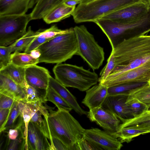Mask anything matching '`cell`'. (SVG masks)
Masks as SVG:
<instances>
[{
	"label": "cell",
	"instance_id": "obj_1",
	"mask_svg": "<svg viewBox=\"0 0 150 150\" xmlns=\"http://www.w3.org/2000/svg\"><path fill=\"white\" fill-rule=\"evenodd\" d=\"M111 52L115 66L109 75L111 79L150 61V35H137L125 39Z\"/></svg>",
	"mask_w": 150,
	"mask_h": 150
},
{
	"label": "cell",
	"instance_id": "obj_2",
	"mask_svg": "<svg viewBox=\"0 0 150 150\" xmlns=\"http://www.w3.org/2000/svg\"><path fill=\"white\" fill-rule=\"evenodd\" d=\"M43 117L40 126L41 131L50 141L53 138L61 141L67 150H74L77 142L83 137L84 130L79 122L69 112L63 110H49Z\"/></svg>",
	"mask_w": 150,
	"mask_h": 150
},
{
	"label": "cell",
	"instance_id": "obj_3",
	"mask_svg": "<svg viewBox=\"0 0 150 150\" xmlns=\"http://www.w3.org/2000/svg\"><path fill=\"white\" fill-rule=\"evenodd\" d=\"M40 52L39 63H60L76 55L78 45L74 28L50 39L36 49Z\"/></svg>",
	"mask_w": 150,
	"mask_h": 150
},
{
	"label": "cell",
	"instance_id": "obj_4",
	"mask_svg": "<svg viewBox=\"0 0 150 150\" xmlns=\"http://www.w3.org/2000/svg\"><path fill=\"white\" fill-rule=\"evenodd\" d=\"M94 23L107 37L112 49L125 39L150 32V6L144 16L133 21L124 23L100 18Z\"/></svg>",
	"mask_w": 150,
	"mask_h": 150
},
{
	"label": "cell",
	"instance_id": "obj_5",
	"mask_svg": "<svg viewBox=\"0 0 150 150\" xmlns=\"http://www.w3.org/2000/svg\"><path fill=\"white\" fill-rule=\"evenodd\" d=\"M143 0H95L80 4L71 15L76 23L94 22L96 20L125 7Z\"/></svg>",
	"mask_w": 150,
	"mask_h": 150
},
{
	"label": "cell",
	"instance_id": "obj_6",
	"mask_svg": "<svg viewBox=\"0 0 150 150\" xmlns=\"http://www.w3.org/2000/svg\"><path fill=\"white\" fill-rule=\"evenodd\" d=\"M55 79L66 87L86 91L97 84V74L79 67L67 64H57L53 69Z\"/></svg>",
	"mask_w": 150,
	"mask_h": 150
},
{
	"label": "cell",
	"instance_id": "obj_7",
	"mask_svg": "<svg viewBox=\"0 0 150 150\" xmlns=\"http://www.w3.org/2000/svg\"><path fill=\"white\" fill-rule=\"evenodd\" d=\"M78 42L76 55L80 56L93 70L98 69L105 59L103 48L84 25L74 28Z\"/></svg>",
	"mask_w": 150,
	"mask_h": 150
},
{
	"label": "cell",
	"instance_id": "obj_8",
	"mask_svg": "<svg viewBox=\"0 0 150 150\" xmlns=\"http://www.w3.org/2000/svg\"><path fill=\"white\" fill-rule=\"evenodd\" d=\"M30 14L0 15V46L13 43L26 33Z\"/></svg>",
	"mask_w": 150,
	"mask_h": 150
},
{
	"label": "cell",
	"instance_id": "obj_9",
	"mask_svg": "<svg viewBox=\"0 0 150 150\" xmlns=\"http://www.w3.org/2000/svg\"><path fill=\"white\" fill-rule=\"evenodd\" d=\"M83 137L97 150H119L122 146L117 138L108 132L96 128L85 129Z\"/></svg>",
	"mask_w": 150,
	"mask_h": 150
},
{
	"label": "cell",
	"instance_id": "obj_10",
	"mask_svg": "<svg viewBox=\"0 0 150 150\" xmlns=\"http://www.w3.org/2000/svg\"><path fill=\"white\" fill-rule=\"evenodd\" d=\"M150 79V61L100 83L108 87L127 83L147 82Z\"/></svg>",
	"mask_w": 150,
	"mask_h": 150
},
{
	"label": "cell",
	"instance_id": "obj_11",
	"mask_svg": "<svg viewBox=\"0 0 150 150\" xmlns=\"http://www.w3.org/2000/svg\"><path fill=\"white\" fill-rule=\"evenodd\" d=\"M150 6L147 2L143 1L125 7L101 18L128 23L142 17L148 11Z\"/></svg>",
	"mask_w": 150,
	"mask_h": 150
},
{
	"label": "cell",
	"instance_id": "obj_12",
	"mask_svg": "<svg viewBox=\"0 0 150 150\" xmlns=\"http://www.w3.org/2000/svg\"><path fill=\"white\" fill-rule=\"evenodd\" d=\"M129 95H108L101 107L115 115L122 122L134 117L126 102Z\"/></svg>",
	"mask_w": 150,
	"mask_h": 150
},
{
	"label": "cell",
	"instance_id": "obj_13",
	"mask_svg": "<svg viewBox=\"0 0 150 150\" xmlns=\"http://www.w3.org/2000/svg\"><path fill=\"white\" fill-rule=\"evenodd\" d=\"M87 116L91 121L95 122L109 133L116 131L121 121L113 114L101 106L89 110Z\"/></svg>",
	"mask_w": 150,
	"mask_h": 150
},
{
	"label": "cell",
	"instance_id": "obj_14",
	"mask_svg": "<svg viewBox=\"0 0 150 150\" xmlns=\"http://www.w3.org/2000/svg\"><path fill=\"white\" fill-rule=\"evenodd\" d=\"M50 76L47 69L36 64L25 67V78L26 82L36 88L47 90Z\"/></svg>",
	"mask_w": 150,
	"mask_h": 150
},
{
	"label": "cell",
	"instance_id": "obj_15",
	"mask_svg": "<svg viewBox=\"0 0 150 150\" xmlns=\"http://www.w3.org/2000/svg\"><path fill=\"white\" fill-rule=\"evenodd\" d=\"M27 142L28 150H52L50 144L40 126L31 122L28 127Z\"/></svg>",
	"mask_w": 150,
	"mask_h": 150
},
{
	"label": "cell",
	"instance_id": "obj_16",
	"mask_svg": "<svg viewBox=\"0 0 150 150\" xmlns=\"http://www.w3.org/2000/svg\"><path fill=\"white\" fill-rule=\"evenodd\" d=\"M108 87L98 83L86 90L82 103L89 110L100 107L108 95Z\"/></svg>",
	"mask_w": 150,
	"mask_h": 150
},
{
	"label": "cell",
	"instance_id": "obj_17",
	"mask_svg": "<svg viewBox=\"0 0 150 150\" xmlns=\"http://www.w3.org/2000/svg\"><path fill=\"white\" fill-rule=\"evenodd\" d=\"M49 87L60 96L76 113L81 115H87L88 112L81 108L76 98L66 87L50 75L49 79Z\"/></svg>",
	"mask_w": 150,
	"mask_h": 150
},
{
	"label": "cell",
	"instance_id": "obj_18",
	"mask_svg": "<svg viewBox=\"0 0 150 150\" xmlns=\"http://www.w3.org/2000/svg\"><path fill=\"white\" fill-rule=\"evenodd\" d=\"M0 93L17 101H24L25 95L22 87L7 76L0 74Z\"/></svg>",
	"mask_w": 150,
	"mask_h": 150
},
{
	"label": "cell",
	"instance_id": "obj_19",
	"mask_svg": "<svg viewBox=\"0 0 150 150\" xmlns=\"http://www.w3.org/2000/svg\"><path fill=\"white\" fill-rule=\"evenodd\" d=\"M30 0H0V15L26 14Z\"/></svg>",
	"mask_w": 150,
	"mask_h": 150
},
{
	"label": "cell",
	"instance_id": "obj_20",
	"mask_svg": "<svg viewBox=\"0 0 150 150\" xmlns=\"http://www.w3.org/2000/svg\"><path fill=\"white\" fill-rule=\"evenodd\" d=\"M117 128H129L150 132V113L145 111L133 118L123 120Z\"/></svg>",
	"mask_w": 150,
	"mask_h": 150
},
{
	"label": "cell",
	"instance_id": "obj_21",
	"mask_svg": "<svg viewBox=\"0 0 150 150\" xmlns=\"http://www.w3.org/2000/svg\"><path fill=\"white\" fill-rule=\"evenodd\" d=\"M76 7V6H69L62 3L50 11L42 18L48 24L60 21L71 15Z\"/></svg>",
	"mask_w": 150,
	"mask_h": 150
},
{
	"label": "cell",
	"instance_id": "obj_22",
	"mask_svg": "<svg viewBox=\"0 0 150 150\" xmlns=\"http://www.w3.org/2000/svg\"><path fill=\"white\" fill-rule=\"evenodd\" d=\"M66 0H41L34 6L30 13L32 20L42 18L51 10Z\"/></svg>",
	"mask_w": 150,
	"mask_h": 150
},
{
	"label": "cell",
	"instance_id": "obj_23",
	"mask_svg": "<svg viewBox=\"0 0 150 150\" xmlns=\"http://www.w3.org/2000/svg\"><path fill=\"white\" fill-rule=\"evenodd\" d=\"M25 125L22 115L15 100L9 112L8 116L3 126L0 128V132L8 131L11 129L18 128Z\"/></svg>",
	"mask_w": 150,
	"mask_h": 150
},
{
	"label": "cell",
	"instance_id": "obj_24",
	"mask_svg": "<svg viewBox=\"0 0 150 150\" xmlns=\"http://www.w3.org/2000/svg\"><path fill=\"white\" fill-rule=\"evenodd\" d=\"M0 74L7 76L21 86L26 82L25 67H19L11 63L0 69Z\"/></svg>",
	"mask_w": 150,
	"mask_h": 150
},
{
	"label": "cell",
	"instance_id": "obj_25",
	"mask_svg": "<svg viewBox=\"0 0 150 150\" xmlns=\"http://www.w3.org/2000/svg\"><path fill=\"white\" fill-rule=\"evenodd\" d=\"M25 95V101L28 102L42 101L46 103L47 90L39 88L26 82L21 86Z\"/></svg>",
	"mask_w": 150,
	"mask_h": 150
},
{
	"label": "cell",
	"instance_id": "obj_26",
	"mask_svg": "<svg viewBox=\"0 0 150 150\" xmlns=\"http://www.w3.org/2000/svg\"><path fill=\"white\" fill-rule=\"evenodd\" d=\"M11 63L19 67H25L39 63L38 58H35L30 53L16 51L11 54Z\"/></svg>",
	"mask_w": 150,
	"mask_h": 150
},
{
	"label": "cell",
	"instance_id": "obj_27",
	"mask_svg": "<svg viewBox=\"0 0 150 150\" xmlns=\"http://www.w3.org/2000/svg\"><path fill=\"white\" fill-rule=\"evenodd\" d=\"M40 29L34 32L29 26L26 33L22 37L16 40L11 44L12 52H20L25 49L32 41L38 35Z\"/></svg>",
	"mask_w": 150,
	"mask_h": 150
},
{
	"label": "cell",
	"instance_id": "obj_28",
	"mask_svg": "<svg viewBox=\"0 0 150 150\" xmlns=\"http://www.w3.org/2000/svg\"><path fill=\"white\" fill-rule=\"evenodd\" d=\"M144 130L129 128H118L116 131L110 133L115 137L119 139L122 143L124 142H129L134 138L139 135L147 133Z\"/></svg>",
	"mask_w": 150,
	"mask_h": 150
},
{
	"label": "cell",
	"instance_id": "obj_29",
	"mask_svg": "<svg viewBox=\"0 0 150 150\" xmlns=\"http://www.w3.org/2000/svg\"><path fill=\"white\" fill-rule=\"evenodd\" d=\"M147 82H136L119 84L108 87V95L129 94L134 90Z\"/></svg>",
	"mask_w": 150,
	"mask_h": 150
},
{
	"label": "cell",
	"instance_id": "obj_30",
	"mask_svg": "<svg viewBox=\"0 0 150 150\" xmlns=\"http://www.w3.org/2000/svg\"><path fill=\"white\" fill-rule=\"evenodd\" d=\"M46 100L50 101L57 107L58 109L70 111L73 109L58 94L48 86L47 90Z\"/></svg>",
	"mask_w": 150,
	"mask_h": 150
},
{
	"label": "cell",
	"instance_id": "obj_31",
	"mask_svg": "<svg viewBox=\"0 0 150 150\" xmlns=\"http://www.w3.org/2000/svg\"><path fill=\"white\" fill-rule=\"evenodd\" d=\"M129 97L136 98L148 107L150 105V85L148 82L133 90Z\"/></svg>",
	"mask_w": 150,
	"mask_h": 150
},
{
	"label": "cell",
	"instance_id": "obj_32",
	"mask_svg": "<svg viewBox=\"0 0 150 150\" xmlns=\"http://www.w3.org/2000/svg\"><path fill=\"white\" fill-rule=\"evenodd\" d=\"M18 105L22 115L25 125V135L26 139L25 150H28L27 142L28 125L32 116V111L28 104L25 101H17Z\"/></svg>",
	"mask_w": 150,
	"mask_h": 150
},
{
	"label": "cell",
	"instance_id": "obj_33",
	"mask_svg": "<svg viewBox=\"0 0 150 150\" xmlns=\"http://www.w3.org/2000/svg\"><path fill=\"white\" fill-rule=\"evenodd\" d=\"M126 103L134 117L147 110L148 107L138 99L128 97Z\"/></svg>",
	"mask_w": 150,
	"mask_h": 150
},
{
	"label": "cell",
	"instance_id": "obj_34",
	"mask_svg": "<svg viewBox=\"0 0 150 150\" xmlns=\"http://www.w3.org/2000/svg\"><path fill=\"white\" fill-rule=\"evenodd\" d=\"M115 66V59L113 54L111 52L107 60L105 65L101 70L98 78V82L101 83L104 81L107 77L112 73Z\"/></svg>",
	"mask_w": 150,
	"mask_h": 150
},
{
	"label": "cell",
	"instance_id": "obj_35",
	"mask_svg": "<svg viewBox=\"0 0 150 150\" xmlns=\"http://www.w3.org/2000/svg\"><path fill=\"white\" fill-rule=\"evenodd\" d=\"M69 29L61 30L58 28L56 25H54L47 29H40L38 35L39 37L46 39H50L57 35L67 32Z\"/></svg>",
	"mask_w": 150,
	"mask_h": 150
},
{
	"label": "cell",
	"instance_id": "obj_36",
	"mask_svg": "<svg viewBox=\"0 0 150 150\" xmlns=\"http://www.w3.org/2000/svg\"><path fill=\"white\" fill-rule=\"evenodd\" d=\"M12 52L11 45L8 46H0V69L11 63V53Z\"/></svg>",
	"mask_w": 150,
	"mask_h": 150
},
{
	"label": "cell",
	"instance_id": "obj_37",
	"mask_svg": "<svg viewBox=\"0 0 150 150\" xmlns=\"http://www.w3.org/2000/svg\"><path fill=\"white\" fill-rule=\"evenodd\" d=\"M15 101L11 97L0 93V108L11 109Z\"/></svg>",
	"mask_w": 150,
	"mask_h": 150
},
{
	"label": "cell",
	"instance_id": "obj_38",
	"mask_svg": "<svg viewBox=\"0 0 150 150\" xmlns=\"http://www.w3.org/2000/svg\"><path fill=\"white\" fill-rule=\"evenodd\" d=\"M74 150H97V149L83 137L76 142L74 146Z\"/></svg>",
	"mask_w": 150,
	"mask_h": 150
},
{
	"label": "cell",
	"instance_id": "obj_39",
	"mask_svg": "<svg viewBox=\"0 0 150 150\" xmlns=\"http://www.w3.org/2000/svg\"><path fill=\"white\" fill-rule=\"evenodd\" d=\"M10 109L0 108V128L3 126L6 120Z\"/></svg>",
	"mask_w": 150,
	"mask_h": 150
},
{
	"label": "cell",
	"instance_id": "obj_40",
	"mask_svg": "<svg viewBox=\"0 0 150 150\" xmlns=\"http://www.w3.org/2000/svg\"><path fill=\"white\" fill-rule=\"evenodd\" d=\"M65 5L69 6H76L77 4L81 3L79 0H66L63 3Z\"/></svg>",
	"mask_w": 150,
	"mask_h": 150
},
{
	"label": "cell",
	"instance_id": "obj_41",
	"mask_svg": "<svg viewBox=\"0 0 150 150\" xmlns=\"http://www.w3.org/2000/svg\"><path fill=\"white\" fill-rule=\"evenodd\" d=\"M29 53L33 57L36 58H39L41 54L40 52L36 49L32 50Z\"/></svg>",
	"mask_w": 150,
	"mask_h": 150
},
{
	"label": "cell",
	"instance_id": "obj_42",
	"mask_svg": "<svg viewBox=\"0 0 150 150\" xmlns=\"http://www.w3.org/2000/svg\"><path fill=\"white\" fill-rule=\"evenodd\" d=\"M41 0H30L29 4V8H31L34 7L35 4Z\"/></svg>",
	"mask_w": 150,
	"mask_h": 150
},
{
	"label": "cell",
	"instance_id": "obj_43",
	"mask_svg": "<svg viewBox=\"0 0 150 150\" xmlns=\"http://www.w3.org/2000/svg\"><path fill=\"white\" fill-rule=\"evenodd\" d=\"M81 2V4L87 3L92 2L95 0H79Z\"/></svg>",
	"mask_w": 150,
	"mask_h": 150
},
{
	"label": "cell",
	"instance_id": "obj_44",
	"mask_svg": "<svg viewBox=\"0 0 150 150\" xmlns=\"http://www.w3.org/2000/svg\"><path fill=\"white\" fill-rule=\"evenodd\" d=\"M147 111H150V105L148 107Z\"/></svg>",
	"mask_w": 150,
	"mask_h": 150
},
{
	"label": "cell",
	"instance_id": "obj_45",
	"mask_svg": "<svg viewBox=\"0 0 150 150\" xmlns=\"http://www.w3.org/2000/svg\"><path fill=\"white\" fill-rule=\"evenodd\" d=\"M147 3L149 5V6H150V0L148 1Z\"/></svg>",
	"mask_w": 150,
	"mask_h": 150
},
{
	"label": "cell",
	"instance_id": "obj_46",
	"mask_svg": "<svg viewBox=\"0 0 150 150\" xmlns=\"http://www.w3.org/2000/svg\"><path fill=\"white\" fill-rule=\"evenodd\" d=\"M149 0H143V1H145V2H147L148 1H149Z\"/></svg>",
	"mask_w": 150,
	"mask_h": 150
},
{
	"label": "cell",
	"instance_id": "obj_47",
	"mask_svg": "<svg viewBox=\"0 0 150 150\" xmlns=\"http://www.w3.org/2000/svg\"><path fill=\"white\" fill-rule=\"evenodd\" d=\"M148 83L150 85V79H149V81H148Z\"/></svg>",
	"mask_w": 150,
	"mask_h": 150
},
{
	"label": "cell",
	"instance_id": "obj_48",
	"mask_svg": "<svg viewBox=\"0 0 150 150\" xmlns=\"http://www.w3.org/2000/svg\"><path fill=\"white\" fill-rule=\"evenodd\" d=\"M147 111V112H149V113H150V111Z\"/></svg>",
	"mask_w": 150,
	"mask_h": 150
}]
</instances>
